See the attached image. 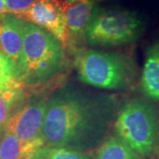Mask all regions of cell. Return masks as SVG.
<instances>
[{"instance_id": "6da1fadb", "label": "cell", "mask_w": 159, "mask_h": 159, "mask_svg": "<svg viewBox=\"0 0 159 159\" xmlns=\"http://www.w3.org/2000/svg\"><path fill=\"white\" fill-rule=\"evenodd\" d=\"M109 96L80 89H62L47 100L42 137L51 148L78 150L98 140L116 114Z\"/></svg>"}, {"instance_id": "7a4b0ae2", "label": "cell", "mask_w": 159, "mask_h": 159, "mask_svg": "<svg viewBox=\"0 0 159 159\" xmlns=\"http://www.w3.org/2000/svg\"><path fill=\"white\" fill-rule=\"evenodd\" d=\"M63 44L51 33L23 20V46L17 80L29 85H39L60 73L65 55Z\"/></svg>"}, {"instance_id": "3957f363", "label": "cell", "mask_w": 159, "mask_h": 159, "mask_svg": "<svg viewBox=\"0 0 159 159\" xmlns=\"http://www.w3.org/2000/svg\"><path fill=\"white\" fill-rule=\"evenodd\" d=\"M114 128L140 157L155 159L158 156V113L147 100L134 98L125 102L116 115Z\"/></svg>"}, {"instance_id": "277c9868", "label": "cell", "mask_w": 159, "mask_h": 159, "mask_svg": "<svg viewBox=\"0 0 159 159\" xmlns=\"http://www.w3.org/2000/svg\"><path fill=\"white\" fill-rule=\"evenodd\" d=\"M74 66L81 82L109 90L126 89L134 74V64L129 57L97 50L77 51Z\"/></svg>"}, {"instance_id": "5b68a950", "label": "cell", "mask_w": 159, "mask_h": 159, "mask_svg": "<svg viewBox=\"0 0 159 159\" xmlns=\"http://www.w3.org/2000/svg\"><path fill=\"white\" fill-rule=\"evenodd\" d=\"M143 21L136 12L120 9L95 8L85 34L90 45L117 46L136 41Z\"/></svg>"}, {"instance_id": "8992f818", "label": "cell", "mask_w": 159, "mask_h": 159, "mask_svg": "<svg viewBox=\"0 0 159 159\" xmlns=\"http://www.w3.org/2000/svg\"><path fill=\"white\" fill-rule=\"evenodd\" d=\"M46 106L47 100H35L18 109L7 119L5 131L24 142L43 139Z\"/></svg>"}, {"instance_id": "52a82bcc", "label": "cell", "mask_w": 159, "mask_h": 159, "mask_svg": "<svg viewBox=\"0 0 159 159\" xmlns=\"http://www.w3.org/2000/svg\"><path fill=\"white\" fill-rule=\"evenodd\" d=\"M16 17L45 29L63 45L67 46L66 25L60 0H35L28 11Z\"/></svg>"}, {"instance_id": "ba28073f", "label": "cell", "mask_w": 159, "mask_h": 159, "mask_svg": "<svg viewBox=\"0 0 159 159\" xmlns=\"http://www.w3.org/2000/svg\"><path fill=\"white\" fill-rule=\"evenodd\" d=\"M67 32V45L76 46L85 40L89 23L95 10L94 0H60Z\"/></svg>"}, {"instance_id": "9c48e42d", "label": "cell", "mask_w": 159, "mask_h": 159, "mask_svg": "<svg viewBox=\"0 0 159 159\" xmlns=\"http://www.w3.org/2000/svg\"><path fill=\"white\" fill-rule=\"evenodd\" d=\"M23 20L13 14L0 16V51L13 66L15 77L21 63Z\"/></svg>"}, {"instance_id": "30bf717a", "label": "cell", "mask_w": 159, "mask_h": 159, "mask_svg": "<svg viewBox=\"0 0 159 159\" xmlns=\"http://www.w3.org/2000/svg\"><path fill=\"white\" fill-rule=\"evenodd\" d=\"M141 88L147 97L159 102V41L150 44L146 50Z\"/></svg>"}, {"instance_id": "8fae6325", "label": "cell", "mask_w": 159, "mask_h": 159, "mask_svg": "<svg viewBox=\"0 0 159 159\" xmlns=\"http://www.w3.org/2000/svg\"><path fill=\"white\" fill-rule=\"evenodd\" d=\"M43 146V139L24 142L6 131L0 137V159H34L38 149Z\"/></svg>"}, {"instance_id": "7c38bea8", "label": "cell", "mask_w": 159, "mask_h": 159, "mask_svg": "<svg viewBox=\"0 0 159 159\" xmlns=\"http://www.w3.org/2000/svg\"><path fill=\"white\" fill-rule=\"evenodd\" d=\"M24 97L21 82L14 79L0 90V128L11 116L12 110Z\"/></svg>"}, {"instance_id": "4fadbf2b", "label": "cell", "mask_w": 159, "mask_h": 159, "mask_svg": "<svg viewBox=\"0 0 159 159\" xmlns=\"http://www.w3.org/2000/svg\"><path fill=\"white\" fill-rule=\"evenodd\" d=\"M97 159H141V157L119 136L109 138L97 149Z\"/></svg>"}, {"instance_id": "5bb4252c", "label": "cell", "mask_w": 159, "mask_h": 159, "mask_svg": "<svg viewBox=\"0 0 159 159\" xmlns=\"http://www.w3.org/2000/svg\"><path fill=\"white\" fill-rule=\"evenodd\" d=\"M34 159H90L85 154L68 148L43 146L38 149Z\"/></svg>"}, {"instance_id": "9a60e30c", "label": "cell", "mask_w": 159, "mask_h": 159, "mask_svg": "<svg viewBox=\"0 0 159 159\" xmlns=\"http://www.w3.org/2000/svg\"><path fill=\"white\" fill-rule=\"evenodd\" d=\"M14 79H16V77L12 65L0 51V90Z\"/></svg>"}, {"instance_id": "2e32d148", "label": "cell", "mask_w": 159, "mask_h": 159, "mask_svg": "<svg viewBox=\"0 0 159 159\" xmlns=\"http://www.w3.org/2000/svg\"><path fill=\"white\" fill-rule=\"evenodd\" d=\"M35 0H6V13L20 15L28 11Z\"/></svg>"}, {"instance_id": "e0dca14e", "label": "cell", "mask_w": 159, "mask_h": 159, "mask_svg": "<svg viewBox=\"0 0 159 159\" xmlns=\"http://www.w3.org/2000/svg\"><path fill=\"white\" fill-rule=\"evenodd\" d=\"M6 13V0H0V16Z\"/></svg>"}, {"instance_id": "ac0fdd59", "label": "cell", "mask_w": 159, "mask_h": 159, "mask_svg": "<svg viewBox=\"0 0 159 159\" xmlns=\"http://www.w3.org/2000/svg\"><path fill=\"white\" fill-rule=\"evenodd\" d=\"M95 1V3L96 2H102V1H104V0H94Z\"/></svg>"}]
</instances>
